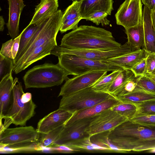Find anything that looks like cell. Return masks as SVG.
<instances>
[{"label":"cell","instance_id":"obj_1","mask_svg":"<svg viewBox=\"0 0 155 155\" xmlns=\"http://www.w3.org/2000/svg\"><path fill=\"white\" fill-rule=\"evenodd\" d=\"M112 33L105 29L93 26L81 25L65 34L60 46L72 50L107 51L120 48Z\"/></svg>","mask_w":155,"mask_h":155},{"label":"cell","instance_id":"obj_2","mask_svg":"<svg viewBox=\"0 0 155 155\" xmlns=\"http://www.w3.org/2000/svg\"><path fill=\"white\" fill-rule=\"evenodd\" d=\"M69 75L58 63H45L28 70L23 80L26 89L46 88L61 84Z\"/></svg>","mask_w":155,"mask_h":155},{"label":"cell","instance_id":"obj_3","mask_svg":"<svg viewBox=\"0 0 155 155\" xmlns=\"http://www.w3.org/2000/svg\"><path fill=\"white\" fill-rule=\"evenodd\" d=\"M63 14L61 10H58L44 21L14 64L13 71L15 74H17L19 68L35 48L46 42L56 38L62 24Z\"/></svg>","mask_w":155,"mask_h":155},{"label":"cell","instance_id":"obj_4","mask_svg":"<svg viewBox=\"0 0 155 155\" xmlns=\"http://www.w3.org/2000/svg\"><path fill=\"white\" fill-rule=\"evenodd\" d=\"M36 107L32 101L31 94L24 93L21 83L15 78L12 89V102L3 118H8L16 126H25L27 122L34 116Z\"/></svg>","mask_w":155,"mask_h":155},{"label":"cell","instance_id":"obj_5","mask_svg":"<svg viewBox=\"0 0 155 155\" xmlns=\"http://www.w3.org/2000/svg\"><path fill=\"white\" fill-rule=\"evenodd\" d=\"M58 57L60 65L69 75L74 76L94 71H113L123 69L121 67L104 61L92 60L74 54H63Z\"/></svg>","mask_w":155,"mask_h":155},{"label":"cell","instance_id":"obj_6","mask_svg":"<svg viewBox=\"0 0 155 155\" xmlns=\"http://www.w3.org/2000/svg\"><path fill=\"white\" fill-rule=\"evenodd\" d=\"M114 97L108 93L96 91L91 87L62 97L59 108L72 113L85 109Z\"/></svg>","mask_w":155,"mask_h":155},{"label":"cell","instance_id":"obj_7","mask_svg":"<svg viewBox=\"0 0 155 155\" xmlns=\"http://www.w3.org/2000/svg\"><path fill=\"white\" fill-rule=\"evenodd\" d=\"M140 50L130 46L127 42L122 45L119 48L107 51L72 50L63 48L57 45L52 50L51 54L58 57L63 54H72L92 60L102 61L121 56Z\"/></svg>","mask_w":155,"mask_h":155},{"label":"cell","instance_id":"obj_8","mask_svg":"<svg viewBox=\"0 0 155 155\" xmlns=\"http://www.w3.org/2000/svg\"><path fill=\"white\" fill-rule=\"evenodd\" d=\"M129 120L110 108L91 117L85 131L91 137L106 131L110 132L122 123Z\"/></svg>","mask_w":155,"mask_h":155},{"label":"cell","instance_id":"obj_9","mask_svg":"<svg viewBox=\"0 0 155 155\" xmlns=\"http://www.w3.org/2000/svg\"><path fill=\"white\" fill-rule=\"evenodd\" d=\"M117 25L125 28L143 24L141 0H125L115 15Z\"/></svg>","mask_w":155,"mask_h":155},{"label":"cell","instance_id":"obj_10","mask_svg":"<svg viewBox=\"0 0 155 155\" xmlns=\"http://www.w3.org/2000/svg\"><path fill=\"white\" fill-rule=\"evenodd\" d=\"M39 133L32 126L7 128L0 132V143L2 147L23 143H36Z\"/></svg>","mask_w":155,"mask_h":155},{"label":"cell","instance_id":"obj_11","mask_svg":"<svg viewBox=\"0 0 155 155\" xmlns=\"http://www.w3.org/2000/svg\"><path fill=\"white\" fill-rule=\"evenodd\" d=\"M107 72L104 71H94L68 78L61 87L58 97L67 96L91 87L100 79L106 75Z\"/></svg>","mask_w":155,"mask_h":155},{"label":"cell","instance_id":"obj_12","mask_svg":"<svg viewBox=\"0 0 155 155\" xmlns=\"http://www.w3.org/2000/svg\"><path fill=\"white\" fill-rule=\"evenodd\" d=\"M91 118L82 119L68 126H64L53 146H68L75 142L89 136L85 130L89 124Z\"/></svg>","mask_w":155,"mask_h":155},{"label":"cell","instance_id":"obj_13","mask_svg":"<svg viewBox=\"0 0 155 155\" xmlns=\"http://www.w3.org/2000/svg\"><path fill=\"white\" fill-rule=\"evenodd\" d=\"M110 134L118 136L130 137L143 141L155 140V130L134 124L129 120L118 125Z\"/></svg>","mask_w":155,"mask_h":155},{"label":"cell","instance_id":"obj_14","mask_svg":"<svg viewBox=\"0 0 155 155\" xmlns=\"http://www.w3.org/2000/svg\"><path fill=\"white\" fill-rule=\"evenodd\" d=\"M74 113L58 108L40 120L36 130L40 133H47L64 125Z\"/></svg>","mask_w":155,"mask_h":155},{"label":"cell","instance_id":"obj_15","mask_svg":"<svg viewBox=\"0 0 155 155\" xmlns=\"http://www.w3.org/2000/svg\"><path fill=\"white\" fill-rule=\"evenodd\" d=\"M8 20L6 24L8 34L12 39L19 35L20 15L25 6L23 0H8Z\"/></svg>","mask_w":155,"mask_h":155},{"label":"cell","instance_id":"obj_16","mask_svg":"<svg viewBox=\"0 0 155 155\" xmlns=\"http://www.w3.org/2000/svg\"><path fill=\"white\" fill-rule=\"evenodd\" d=\"M120 102L113 97L92 107L76 112L66 122L64 126H68L82 119L91 118L105 110L110 108Z\"/></svg>","mask_w":155,"mask_h":155},{"label":"cell","instance_id":"obj_17","mask_svg":"<svg viewBox=\"0 0 155 155\" xmlns=\"http://www.w3.org/2000/svg\"><path fill=\"white\" fill-rule=\"evenodd\" d=\"M113 0H84L81 2L80 16L82 19H86L93 14L104 12L110 15L114 9Z\"/></svg>","mask_w":155,"mask_h":155},{"label":"cell","instance_id":"obj_18","mask_svg":"<svg viewBox=\"0 0 155 155\" xmlns=\"http://www.w3.org/2000/svg\"><path fill=\"white\" fill-rule=\"evenodd\" d=\"M12 72L0 81V118L6 114L12 100V89L14 80Z\"/></svg>","mask_w":155,"mask_h":155},{"label":"cell","instance_id":"obj_19","mask_svg":"<svg viewBox=\"0 0 155 155\" xmlns=\"http://www.w3.org/2000/svg\"><path fill=\"white\" fill-rule=\"evenodd\" d=\"M151 12L149 8L144 5L143 11L144 49L147 53L155 54V29L152 22Z\"/></svg>","mask_w":155,"mask_h":155},{"label":"cell","instance_id":"obj_20","mask_svg":"<svg viewBox=\"0 0 155 155\" xmlns=\"http://www.w3.org/2000/svg\"><path fill=\"white\" fill-rule=\"evenodd\" d=\"M58 0H41L35 9L30 24H37L47 19L58 10Z\"/></svg>","mask_w":155,"mask_h":155},{"label":"cell","instance_id":"obj_21","mask_svg":"<svg viewBox=\"0 0 155 155\" xmlns=\"http://www.w3.org/2000/svg\"><path fill=\"white\" fill-rule=\"evenodd\" d=\"M147 53L144 48L127 54L103 60L106 62L114 64L124 69H131L146 57Z\"/></svg>","mask_w":155,"mask_h":155},{"label":"cell","instance_id":"obj_22","mask_svg":"<svg viewBox=\"0 0 155 155\" xmlns=\"http://www.w3.org/2000/svg\"><path fill=\"white\" fill-rule=\"evenodd\" d=\"M57 45L55 38L46 42L35 48L19 68L17 74L25 70L34 63L51 54L52 50Z\"/></svg>","mask_w":155,"mask_h":155},{"label":"cell","instance_id":"obj_23","mask_svg":"<svg viewBox=\"0 0 155 155\" xmlns=\"http://www.w3.org/2000/svg\"><path fill=\"white\" fill-rule=\"evenodd\" d=\"M129 44L140 49L144 48L145 41L143 24L125 28Z\"/></svg>","mask_w":155,"mask_h":155},{"label":"cell","instance_id":"obj_24","mask_svg":"<svg viewBox=\"0 0 155 155\" xmlns=\"http://www.w3.org/2000/svg\"><path fill=\"white\" fill-rule=\"evenodd\" d=\"M115 97L123 102H139L155 100V94L144 91L140 87L131 93Z\"/></svg>","mask_w":155,"mask_h":155},{"label":"cell","instance_id":"obj_25","mask_svg":"<svg viewBox=\"0 0 155 155\" xmlns=\"http://www.w3.org/2000/svg\"><path fill=\"white\" fill-rule=\"evenodd\" d=\"M89 136L75 142L68 146L74 149L91 152H112L110 149L101 147L92 142Z\"/></svg>","mask_w":155,"mask_h":155},{"label":"cell","instance_id":"obj_26","mask_svg":"<svg viewBox=\"0 0 155 155\" xmlns=\"http://www.w3.org/2000/svg\"><path fill=\"white\" fill-rule=\"evenodd\" d=\"M45 20L37 24H29L21 32L19 47L16 57L13 60L14 64L18 60L28 42Z\"/></svg>","mask_w":155,"mask_h":155},{"label":"cell","instance_id":"obj_27","mask_svg":"<svg viewBox=\"0 0 155 155\" xmlns=\"http://www.w3.org/2000/svg\"><path fill=\"white\" fill-rule=\"evenodd\" d=\"M110 131L104 132L94 135L90 137L91 141L101 147L108 148L112 152L126 153L127 151L123 149L112 143L109 140Z\"/></svg>","mask_w":155,"mask_h":155},{"label":"cell","instance_id":"obj_28","mask_svg":"<svg viewBox=\"0 0 155 155\" xmlns=\"http://www.w3.org/2000/svg\"><path fill=\"white\" fill-rule=\"evenodd\" d=\"M64 125L46 134L39 133L38 140L36 143L37 145L44 147H50L53 145L64 129Z\"/></svg>","mask_w":155,"mask_h":155},{"label":"cell","instance_id":"obj_29","mask_svg":"<svg viewBox=\"0 0 155 155\" xmlns=\"http://www.w3.org/2000/svg\"><path fill=\"white\" fill-rule=\"evenodd\" d=\"M121 70L112 71L110 74L102 78L91 86L92 88L96 91L108 93L110 87Z\"/></svg>","mask_w":155,"mask_h":155},{"label":"cell","instance_id":"obj_30","mask_svg":"<svg viewBox=\"0 0 155 155\" xmlns=\"http://www.w3.org/2000/svg\"><path fill=\"white\" fill-rule=\"evenodd\" d=\"M135 75L131 70L124 68L121 69L110 87L108 93L113 95L114 93L125 82Z\"/></svg>","mask_w":155,"mask_h":155},{"label":"cell","instance_id":"obj_31","mask_svg":"<svg viewBox=\"0 0 155 155\" xmlns=\"http://www.w3.org/2000/svg\"><path fill=\"white\" fill-rule=\"evenodd\" d=\"M110 109L129 119L134 116L137 111L136 107L134 104L121 101Z\"/></svg>","mask_w":155,"mask_h":155},{"label":"cell","instance_id":"obj_32","mask_svg":"<svg viewBox=\"0 0 155 155\" xmlns=\"http://www.w3.org/2000/svg\"><path fill=\"white\" fill-rule=\"evenodd\" d=\"M136 107V115H155V100L132 103Z\"/></svg>","mask_w":155,"mask_h":155},{"label":"cell","instance_id":"obj_33","mask_svg":"<svg viewBox=\"0 0 155 155\" xmlns=\"http://www.w3.org/2000/svg\"><path fill=\"white\" fill-rule=\"evenodd\" d=\"M141 76L135 75L125 82L119 89L116 91L113 95L115 97L131 93L140 87L137 82Z\"/></svg>","mask_w":155,"mask_h":155},{"label":"cell","instance_id":"obj_34","mask_svg":"<svg viewBox=\"0 0 155 155\" xmlns=\"http://www.w3.org/2000/svg\"><path fill=\"white\" fill-rule=\"evenodd\" d=\"M81 2L73 1L72 4L66 9L63 15L61 24L70 20L81 17L80 7Z\"/></svg>","mask_w":155,"mask_h":155},{"label":"cell","instance_id":"obj_35","mask_svg":"<svg viewBox=\"0 0 155 155\" xmlns=\"http://www.w3.org/2000/svg\"><path fill=\"white\" fill-rule=\"evenodd\" d=\"M129 120L134 124L148 128L155 127V115H136Z\"/></svg>","mask_w":155,"mask_h":155},{"label":"cell","instance_id":"obj_36","mask_svg":"<svg viewBox=\"0 0 155 155\" xmlns=\"http://www.w3.org/2000/svg\"><path fill=\"white\" fill-rule=\"evenodd\" d=\"M14 67L12 59L0 54V81L12 72Z\"/></svg>","mask_w":155,"mask_h":155},{"label":"cell","instance_id":"obj_37","mask_svg":"<svg viewBox=\"0 0 155 155\" xmlns=\"http://www.w3.org/2000/svg\"><path fill=\"white\" fill-rule=\"evenodd\" d=\"M137 84L143 90L155 94V82L146 74L140 77L137 81Z\"/></svg>","mask_w":155,"mask_h":155},{"label":"cell","instance_id":"obj_38","mask_svg":"<svg viewBox=\"0 0 155 155\" xmlns=\"http://www.w3.org/2000/svg\"><path fill=\"white\" fill-rule=\"evenodd\" d=\"M108 15L104 12H96L88 18L86 20L90 21L97 25L100 24L103 26L108 25L110 21L107 18Z\"/></svg>","mask_w":155,"mask_h":155},{"label":"cell","instance_id":"obj_39","mask_svg":"<svg viewBox=\"0 0 155 155\" xmlns=\"http://www.w3.org/2000/svg\"><path fill=\"white\" fill-rule=\"evenodd\" d=\"M82 19L81 17L70 20L65 23L61 24L59 31L62 33L71 30H74L78 27V24L79 21Z\"/></svg>","mask_w":155,"mask_h":155},{"label":"cell","instance_id":"obj_40","mask_svg":"<svg viewBox=\"0 0 155 155\" xmlns=\"http://www.w3.org/2000/svg\"><path fill=\"white\" fill-rule=\"evenodd\" d=\"M13 39H11L2 44L0 54L13 60L12 53Z\"/></svg>","mask_w":155,"mask_h":155},{"label":"cell","instance_id":"obj_41","mask_svg":"<svg viewBox=\"0 0 155 155\" xmlns=\"http://www.w3.org/2000/svg\"><path fill=\"white\" fill-rule=\"evenodd\" d=\"M146 62V74H150L155 68V54L147 53L145 58Z\"/></svg>","mask_w":155,"mask_h":155},{"label":"cell","instance_id":"obj_42","mask_svg":"<svg viewBox=\"0 0 155 155\" xmlns=\"http://www.w3.org/2000/svg\"><path fill=\"white\" fill-rule=\"evenodd\" d=\"M146 62L145 58L136 64L131 70L136 76L146 74Z\"/></svg>","mask_w":155,"mask_h":155},{"label":"cell","instance_id":"obj_43","mask_svg":"<svg viewBox=\"0 0 155 155\" xmlns=\"http://www.w3.org/2000/svg\"><path fill=\"white\" fill-rule=\"evenodd\" d=\"M21 35V33L17 37L13 39L12 49L13 61L16 58L18 51Z\"/></svg>","mask_w":155,"mask_h":155},{"label":"cell","instance_id":"obj_44","mask_svg":"<svg viewBox=\"0 0 155 155\" xmlns=\"http://www.w3.org/2000/svg\"><path fill=\"white\" fill-rule=\"evenodd\" d=\"M5 22L2 15L0 16V31H3L4 29V25Z\"/></svg>","mask_w":155,"mask_h":155},{"label":"cell","instance_id":"obj_45","mask_svg":"<svg viewBox=\"0 0 155 155\" xmlns=\"http://www.w3.org/2000/svg\"><path fill=\"white\" fill-rule=\"evenodd\" d=\"M149 8L151 11H155V0H150Z\"/></svg>","mask_w":155,"mask_h":155},{"label":"cell","instance_id":"obj_46","mask_svg":"<svg viewBox=\"0 0 155 155\" xmlns=\"http://www.w3.org/2000/svg\"><path fill=\"white\" fill-rule=\"evenodd\" d=\"M151 17L153 26L155 29V11H151Z\"/></svg>","mask_w":155,"mask_h":155},{"label":"cell","instance_id":"obj_47","mask_svg":"<svg viewBox=\"0 0 155 155\" xmlns=\"http://www.w3.org/2000/svg\"><path fill=\"white\" fill-rule=\"evenodd\" d=\"M145 150H147L148 152L150 153H155V146L147 147Z\"/></svg>","mask_w":155,"mask_h":155},{"label":"cell","instance_id":"obj_48","mask_svg":"<svg viewBox=\"0 0 155 155\" xmlns=\"http://www.w3.org/2000/svg\"><path fill=\"white\" fill-rule=\"evenodd\" d=\"M150 0H141V2L144 5L148 8L150 7Z\"/></svg>","mask_w":155,"mask_h":155},{"label":"cell","instance_id":"obj_49","mask_svg":"<svg viewBox=\"0 0 155 155\" xmlns=\"http://www.w3.org/2000/svg\"><path fill=\"white\" fill-rule=\"evenodd\" d=\"M146 75L151 78L154 82H155V75H152L149 74H146Z\"/></svg>","mask_w":155,"mask_h":155},{"label":"cell","instance_id":"obj_50","mask_svg":"<svg viewBox=\"0 0 155 155\" xmlns=\"http://www.w3.org/2000/svg\"><path fill=\"white\" fill-rule=\"evenodd\" d=\"M73 1H76L79 2H81L84 1V0H70Z\"/></svg>","mask_w":155,"mask_h":155},{"label":"cell","instance_id":"obj_51","mask_svg":"<svg viewBox=\"0 0 155 155\" xmlns=\"http://www.w3.org/2000/svg\"><path fill=\"white\" fill-rule=\"evenodd\" d=\"M152 75H155V68L153 72L150 74H149Z\"/></svg>","mask_w":155,"mask_h":155}]
</instances>
